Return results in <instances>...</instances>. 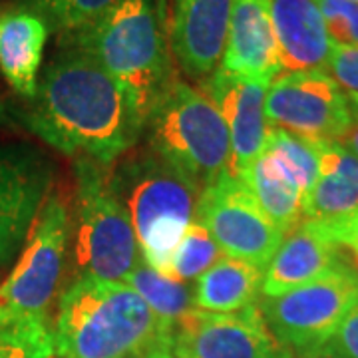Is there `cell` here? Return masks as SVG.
<instances>
[{"instance_id": "obj_18", "label": "cell", "mask_w": 358, "mask_h": 358, "mask_svg": "<svg viewBox=\"0 0 358 358\" xmlns=\"http://www.w3.org/2000/svg\"><path fill=\"white\" fill-rule=\"evenodd\" d=\"M48 34V24L24 4L0 10V72L8 86L28 102L36 96Z\"/></svg>"}, {"instance_id": "obj_34", "label": "cell", "mask_w": 358, "mask_h": 358, "mask_svg": "<svg viewBox=\"0 0 358 358\" xmlns=\"http://www.w3.org/2000/svg\"><path fill=\"white\" fill-rule=\"evenodd\" d=\"M345 261H346V265H348V267L352 268V273H355V275H357V279H358V255H350V257H346Z\"/></svg>"}, {"instance_id": "obj_11", "label": "cell", "mask_w": 358, "mask_h": 358, "mask_svg": "<svg viewBox=\"0 0 358 358\" xmlns=\"http://www.w3.org/2000/svg\"><path fill=\"white\" fill-rule=\"evenodd\" d=\"M178 358H293L273 336L259 305L235 313H209L193 307L169 334Z\"/></svg>"}, {"instance_id": "obj_16", "label": "cell", "mask_w": 358, "mask_h": 358, "mask_svg": "<svg viewBox=\"0 0 358 358\" xmlns=\"http://www.w3.org/2000/svg\"><path fill=\"white\" fill-rule=\"evenodd\" d=\"M341 261L343 255L338 247L315 221L303 219L285 235L277 253L263 271V299L279 296L315 281Z\"/></svg>"}, {"instance_id": "obj_22", "label": "cell", "mask_w": 358, "mask_h": 358, "mask_svg": "<svg viewBox=\"0 0 358 358\" xmlns=\"http://www.w3.org/2000/svg\"><path fill=\"white\" fill-rule=\"evenodd\" d=\"M124 282L140 294L167 334H171L178 320L193 308L192 289L185 282L155 271L143 259L136 263Z\"/></svg>"}, {"instance_id": "obj_25", "label": "cell", "mask_w": 358, "mask_h": 358, "mask_svg": "<svg viewBox=\"0 0 358 358\" xmlns=\"http://www.w3.org/2000/svg\"><path fill=\"white\" fill-rule=\"evenodd\" d=\"M117 0H24L26 8L36 13L50 30L68 38L94 24Z\"/></svg>"}, {"instance_id": "obj_23", "label": "cell", "mask_w": 358, "mask_h": 358, "mask_svg": "<svg viewBox=\"0 0 358 358\" xmlns=\"http://www.w3.org/2000/svg\"><path fill=\"white\" fill-rule=\"evenodd\" d=\"M54 327L48 315L0 308V358H52Z\"/></svg>"}, {"instance_id": "obj_15", "label": "cell", "mask_w": 358, "mask_h": 358, "mask_svg": "<svg viewBox=\"0 0 358 358\" xmlns=\"http://www.w3.org/2000/svg\"><path fill=\"white\" fill-rule=\"evenodd\" d=\"M221 70L271 84L281 74L271 0H233Z\"/></svg>"}, {"instance_id": "obj_35", "label": "cell", "mask_w": 358, "mask_h": 358, "mask_svg": "<svg viewBox=\"0 0 358 358\" xmlns=\"http://www.w3.org/2000/svg\"><path fill=\"white\" fill-rule=\"evenodd\" d=\"M303 358H320V357H303Z\"/></svg>"}, {"instance_id": "obj_2", "label": "cell", "mask_w": 358, "mask_h": 358, "mask_svg": "<svg viewBox=\"0 0 358 358\" xmlns=\"http://www.w3.org/2000/svg\"><path fill=\"white\" fill-rule=\"evenodd\" d=\"M62 42L88 52L114 78L143 131L155 106L178 78L155 0H117L94 24Z\"/></svg>"}, {"instance_id": "obj_32", "label": "cell", "mask_w": 358, "mask_h": 358, "mask_svg": "<svg viewBox=\"0 0 358 358\" xmlns=\"http://www.w3.org/2000/svg\"><path fill=\"white\" fill-rule=\"evenodd\" d=\"M0 126H14L13 115H10L8 108L4 106L2 100H0Z\"/></svg>"}, {"instance_id": "obj_31", "label": "cell", "mask_w": 358, "mask_h": 358, "mask_svg": "<svg viewBox=\"0 0 358 358\" xmlns=\"http://www.w3.org/2000/svg\"><path fill=\"white\" fill-rule=\"evenodd\" d=\"M145 358H178L173 352H171V346H169V336H164L155 343L150 350Z\"/></svg>"}, {"instance_id": "obj_8", "label": "cell", "mask_w": 358, "mask_h": 358, "mask_svg": "<svg viewBox=\"0 0 358 358\" xmlns=\"http://www.w3.org/2000/svg\"><path fill=\"white\" fill-rule=\"evenodd\" d=\"M195 219L211 233L219 251L265 271L285 239L253 193L231 171L219 176L199 193Z\"/></svg>"}, {"instance_id": "obj_6", "label": "cell", "mask_w": 358, "mask_h": 358, "mask_svg": "<svg viewBox=\"0 0 358 358\" xmlns=\"http://www.w3.org/2000/svg\"><path fill=\"white\" fill-rule=\"evenodd\" d=\"M74 257L82 277L126 281L140 261V247L128 213L112 189V166L76 157Z\"/></svg>"}, {"instance_id": "obj_30", "label": "cell", "mask_w": 358, "mask_h": 358, "mask_svg": "<svg viewBox=\"0 0 358 358\" xmlns=\"http://www.w3.org/2000/svg\"><path fill=\"white\" fill-rule=\"evenodd\" d=\"M315 223L336 247H345L350 251V255H358V209L343 217L324 219Z\"/></svg>"}, {"instance_id": "obj_14", "label": "cell", "mask_w": 358, "mask_h": 358, "mask_svg": "<svg viewBox=\"0 0 358 358\" xmlns=\"http://www.w3.org/2000/svg\"><path fill=\"white\" fill-rule=\"evenodd\" d=\"M233 0H176L171 14V52L193 80L211 76L221 64Z\"/></svg>"}, {"instance_id": "obj_33", "label": "cell", "mask_w": 358, "mask_h": 358, "mask_svg": "<svg viewBox=\"0 0 358 358\" xmlns=\"http://www.w3.org/2000/svg\"><path fill=\"white\" fill-rule=\"evenodd\" d=\"M346 100H348L350 112H352V120L358 124V96L357 94H346Z\"/></svg>"}, {"instance_id": "obj_3", "label": "cell", "mask_w": 358, "mask_h": 358, "mask_svg": "<svg viewBox=\"0 0 358 358\" xmlns=\"http://www.w3.org/2000/svg\"><path fill=\"white\" fill-rule=\"evenodd\" d=\"M164 336L169 334L126 282L80 277L58 301L56 357L145 358Z\"/></svg>"}, {"instance_id": "obj_24", "label": "cell", "mask_w": 358, "mask_h": 358, "mask_svg": "<svg viewBox=\"0 0 358 358\" xmlns=\"http://www.w3.org/2000/svg\"><path fill=\"white\" fill-rule=\"evenodd\" d=\"M265 152L273 155L285 173L303 193V199L319 179V150L315 140L296 136L281 128L268 129Z\"/></svg>"}, {"instance_id": "obj_26", "label": "cell", "mask_w": 358, "mask_h": 358, "mask_svg": "<svg viewBox=\"0 0 358 358\" xmlns=\"http://www.w3.org/2000/svg\"><path fill=\"white\" fill-rule=\"evenodd\" d=\"M221 251L211 233L197 219H193L171 255L167 277L181 282L195 281L213 263H217Z\"/></svg>"}, {"instance_id": "obj_5", "label": "cell", "mask_w": 358, "mask_h": 358, "mask_svg": "<svg viewBox=\"0 0 358 358\" xmlns=\"http://www.w3.org/2000/svg\"><path fill=\"white\" fill-rule=\"evenodd\" d=\"M145 129L150 148L203 189L229 171L231 140L219 110L179 78L155 106Z\"/></svg>"}, {"instance_id": "obj_12", "label": "cell", "mask_w": 358, "mask_h": 358, "mask_svg": "<svg viewBox=\"0 0 358 358\" xmlns=\"http://www.w3.org/2000/svg\"><path fill=\"white\" fill-rule=\"evenodd\" d=\"M52 187V164L26 143L0 145V268L13 263Z\"/></svg>"}, {"instance_id": "obj_21", "label": "cell", "mask_w": 358, "mask_h": 358, "mask_svg": "<svg viewBox=\"0 0 358 358\" xmlns=\"http://www.w3.org/2000/svg\"><path fill=\"white\" fill-rule=\"evenodd\" d=\"M239 179L285 235L303 221V193L268 152L259 155Z\"/></svg>"}, {"instance_id": "obj_28", "label": "cell", "mask_w": 358, "mask_h": 358, "mask_svg": "<svg viewBox=\"0 0 358 358\" xmlns=\"http://www.w3.org/2000/svg\"><path fill=\"white\" fill-rule=\"evenodd\" d=\"M315 357L320 358H358V303L350 308L333 336L320 346Z\"/></svg>"}, {"instance_id": "obj_4", "label": "cell", "mask_w": 358, "mask_h": 358, "mask_svg": "<svg viewBox=\"0 0 358 358\" xmlns=\"http://www.w3.org/2000/svg\"><path fill=\"white\" fill-rule=\"evenodd\" d=\"M112 189L128 213L141 259L167 275L179 239L195 219L201 187L152 148L122 155Z\"/></svg>"}, {"instance_id": "obj_20", "label": "cell", "mask_w": 358, "mask_h": 358, "mask_svg": "<svg viewBox=\"0 0 358 358\" xmlns=\"http://www.w3.org/2000/svg\"><path fill=\"white\" fill-rule=\"evenodd\" d=\"M261 291V268L223 255L193 282V307L209 313H235L259 305V299L263 296Z\"/></svg>"}, {"instance_id": "obj_27", "label": "cell", "mask_w": 358, "mask_h": 358, "mask_svg": "<svg viewBox=\"0 0 358 358\" xmlns=\"http://www.w3.org/2000/svg\"><path fill=\"white\" fill-rule=\"evenodd\" d=\"M327 34L336 46L358 48V2L352 0H315Z\"/></svg>"}, {"instance_id": "obj_1", "label": "cell", "mask_w": 358, "mask_h": 358, "mask_svg": "<svg viewBox=\"0 0 358 358\" xmlns=\"http://www.w3.org/2000/svg\"><path fill=\"white\" fill-rule=\"evenodd\" d=\"M28 131L68 157L112 166L136 145L141 129L126 94L88 52L64 44L38 78L20 114Z\"/></svg>"}, {"instance_id": "obj_17", "label": "cell", "mask_w": 358, "mask_h": 358, "mask_svg": "<svg viewBox=\"0 0 358 358\" xmlns=\"http://www.w3.org/2000/svg\"><path fill=\"white\" fill-rule=\"evenodd\" d=\"M271 22L282 72L327 68L333 42L315 0H271Z\"/></svg>"}, {"instance_id": "obj_37", "label": "cell", "mask_w": 358, "mask_h": 358, "mask_svg": "<svg viewBox=\"0 0 358 358\" xmlns=\"http://www.w3.org/2000/svg\"><path fill=\"white\" fill-rule=\"evenodd\" d=\"M352 2H358V0H352Z\"/></svg>"}, {"instance_id": "obj_36", "label": "cell", "mask_w": 358, "mask_h": 358, "mask_svg": "<svg viewBox=\"0 0 358 358\" xmlns=\"http://www.w3.org/2000/svg\"><path fill=\"white\" fill-rule=\"evenodd\" d=\"M52 358H66V357H52Z\"/></svg>"}, {"instance_id": "obj_7", "label": "cell", "mask_w": 358, "mask_h": 358, "mask_svg": "<svg viewBox=\"0 0 358 358\" xmlns=\"http://www.w3.org/2000/svg\"><path fill=\"white\" fill-rule=\"evenodd\" d=\"M358 303V279L346 265H338L315 281L289 293L263 299L259 308L268 331L299 357H315Z\"/></svg>"}, {"instance_id": "obj_19", "label": "cell", "mask_w": 358, "mask_h": 358, "mask_svg": "<svg viewBox=\"0 0 358 358\" xmlns=\"http://www.w3.org/2000/svg\"><path fill=\"white\" fill-rule=\"evenodd\" d=\"M319 179L303 199V219L324 221L358 209V157L334 140H315Z\"/></svg>"}, {"instance_id": "obj_10", "label": "cell", "mask_w": 358, "mask_h": 358, "mask_svg": "<svg viewBox=\"0 0 358 358\" xmlns=\"http://www.w3.org/2000/svg\"><path fill=\"white\" fill-rule=\"evenodd\" d=\"M265 114L271 128L308 140H338L355 122L346 92L324 70L281 72L268 84Z\"/></svg>"}, {"instance_id": "obj_29", "label": "cell", "mask_w": 358, "mask_h": 358, "mask_svg": "<svg viewBox=\"0 0 358 358\" xmlns=\"http://www.w3.org/2000/svg\"><path fill=\"white\" fill-rule=\"evenodd\" d=\"M327 70L346 94H357L358 96V48L333 44L331 54H329V62H327Z\"/></svg>"}, {"instance_id": "obj_13", "label": "cell", "mask_w": 358, "mask_h": 358, "mask_svg": "<svg viewBox=\"0 0 358 358\" xmlns=\"http://www.w3.org/2000/svg\"><path fill=\"white\" fill-rule=\"evenodd\" d=\"M267 90V82L235 76L221 68L201 82V92L217 108L229 129V171L235 178H241L265 152L271 129L265 114Z\"/></svg>"}, {"instance_id": "obj_9", "label": "cell", "mask_w": 358, "mask_h": 358, "mask_svg": "<svg viewBox=\"0 0 358 358\" xmlns=\"http://www.w3.org/2000/svg\"><path fill=\"white\" fill-rule=\"evenodd\" d=\"M68 235V207L52 192L28 231L16 265L0 282V308L38 315L48 310L64 271Z\"/></svg>"}]
</instances>
